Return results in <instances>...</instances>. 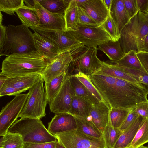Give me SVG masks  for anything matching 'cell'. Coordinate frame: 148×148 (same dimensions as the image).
I'll return each instance as SVG.
<instances>
[{"label":"cell","mask_w":148,"mask_h":148,"mask_svg":"<svg viewBox=\"0 0 148 148\" xmlns=\"http://www.w3.org/2000/svg\"><path fill=\"white\" fill-rule=\"evenodd\" d=\"M78 6L75 0H71L66 9L64 18L66 31H76L77 29Z\"/></svg>","instance_id":"cell-29"},{"label":"cell","mask_w":148,"mask_h":148,"mask_svg":"<svg viewBox=\"0 0 148 148\" xmlns=\"http://www.w3.org/2000/svg\"><path fill=\"white\" fill-rule=\"evenodd\" d=\"M148 34V16L139 10L129 20L121 31L119 40L124 54L133 50H142Z\"/></svg>","instance_id":"cell-3"},{"label":"cell","mask_w":148,"mask_h":148,"mask_svg":"<svg viewBox=\"0 0 148 148\" xmlns=\"http://www.w3.org/2000/svg\"><path fill=\"white\" fill-rule=\"evenodd\" d=\"M136 52L131 51L125 54L123 58L116 61H108V62L122 67L145 71L137 56Z\"/></svg>","instance_id":"cell-30"},{"label":"cell","mask_w":148,"mask_h":148,"mask_svg":"<svg viewBox=\"0 0 148 148\" xmlns=\"http://www.w3.org/2000/svg\"><path fill=\"white\" fill-rule=\"evenodd\" d=\"M75 95L68 75L54 99L49 105L51 112L55 114L69 113L72 99Z\"/></svg>","instance_id":"cell-12"},{"label":"cell","mask_w":148,"mask_h":148,"mask_svg":"<svg viewBox=\"0 0 148 148\" xmlns=\"http://www.w3.org/2000/svg\"><path fill=\"white\" fill-rule=\"evenodd\" d=\"M68 72H65L57 76L47 83H45V89L47 103L49 105L53 101L60 90Z\"/></svg>","instance_id":"cell-25"},{"label":"cell","mask_w":148,"mask_h":148,"mask_svg":"<svg viewBox=\"0 0 148 148\" xmlns=\"http://www.w3.org/2000/svg\"><path fill=\"white\" fill-rule=\"evenodd\" d=\"M40 75L36 73L21 77H8L3 86H12L22 92L29 90L36 82Z\"/></svg>","instance_id":"cell-22"},{"label":"cell","mask_w":148,"mask_h":148,"mask_svg":"<svg viewBox=\"0 0 148 148\" xmlns=\"http://www.w3.org/2000/svg\"><path fill=\"white\" fill-rule=\"evenodd\" d=\"M147 11H148V8H147Z\"/></svg>","instance_id":"cell-55"},{"label":"cell","mask_w":148,"mask_h":148,"mask_svg":"<svg viewBox=\"0 0 148 148\" xmlns=\"http://www.w3.org/2000/svg\"><path fill=\"white\" fill-rule=\"evenodd\" d=\"M97 49L103 52L112 61L119 60L125 55L119 40L106 42L98 45Z\"/></svg>","instance_id":"cell-26"},{"label":"cell","mask_w":148,"mask_h":148,"mask_svg":"<svg viewBox=\"0 0 148 148\" xmlns=\"http://www.w3.org/2000/svg\"><path fill=\"white\" fill-rule=\"evenodd\" d=\"M136 54L143 69L148 74V51L141 50Z\"/></svg>","instance_id":"cell-44"},{"label":"cell","mask_w":148,"mask_h":148,"mask_svg":"<svg viewBox=\"0 0 148 148\" xmlns=\"http://www.w3.org/2000/svg\"><path fill=\"white\" fill-rule=\"evenodd\" d=\"M92 104L87 100L75 95L72 99L69 114L78 118L87 119Z\"/></svg>","instance_id":"cell-23"},{"label":"cell","mask_w":148,"mask_h":148,"mask_svg":"<svg viewBox=\"0 0 148 148\" xmlns=\"http://www.w3.org/2000/svg\"><path fill=\"white\" fill-rule=\"evenodd\" d=\"M144 13L146 14L148 16V11H145Z\"/></svg>","instance_id":"cell-54"},{"label":"cell","mask_w":148,"mask_h":148,"mask_svg":"<svg viewBox=\"0 0 148 148\" xmlns=\"http://www.w3.org/2000/svg\"><path fill=\"white\" fill-rule=\"evenodd\" d=\"M116 65L123 71L133 77L137 81L138 85L145 90L147 95L148 94V74L145 71Z\"/></svg>","instance_id":"cell-35"},{"label":"cell","mask_w":148,"mask_h":148,"mask_svg":"<svg viewBox=\"0 0 148 148\" xmlns=\"http://www.w3.org/2000/svg\"><path fill=\"white\" fill-rule=\"evenodd\" d=\"M34 8L37 12L40 18L39 27L52 29L66 31L64 16L52 13L42 7L38 0H34Z\"/></svg>","instance_id":"cell-14"},{"label":"cell","mask_w":148,"mask_h":148,"mask_svg":"<svg viewBox=\"0 0 148 148\" xmlns=\"http://www.w3.org/2000/svg\"><path fill=\"white\" fill-rule=\"evenodd\" d=\"M142 50L148 51V34L144 41Z\"/></svg>","instance_id":"cell-50"},{"label":"cell","mask_w":148,"mask_h":148,"mask_svg":"<svg viewBox=\"0 0 148 148\" xmlns=\"http://www.w3.org/2000/svg\"><path fill=\"white\" fill-rule=\"evenodd\" d=\"M37 33L56 45L61 53L69 51L73 55L84 46L69 31L45 28L40 27H30Z\"/></svg>","instance_id":"cell-7"},{"label":"cell","mask_w":148,"mask_h":148,"mask_svg":"<svg viewBox=\"0 0 148 148\" xmlns=\"http://www.w3.org/2000/svg\"><path fill=\"white\" fill-rule=\"evenodd\" d=\"M0 50L4 45L6 38V26L3 25L2 22H0Z\"/></svg>","instance_id":"cell-47"},{"label":"cell","mask_w":148,"mask_h":148,"mask_svg":"<svg viewBox=\"0 0 148 148\" xmlns=\"http://www.w3.org/2000/svg\"><path fill=\"white\" fill-rule=\"evenodd\" d=\"M8 77L1 72L0 73V89L4 84L5 81Z\"/></svg>","instance_id":"cell-49"},{"label":"cell","mask_w":148,"mask_h":148,"mask_svg":"<svg viewBox=\"0 0 148 148\" xmlns=\"http://www.w3.org/2000/svg\"><path fill=\"white\" fill-rule=\"evenodd\" d=\"M8 132L18 133L25 143H43L57 140L45 127L40 119L21 118L17 119Z\"/></svg>","instance_id":"cell-5"},{"label":"cell","mask_w":148,"mask_h":148,"mask_svg":"<svg viewBox=\"0 0 148 148\" xmlns=\"http://www.w3.org/2000/svg\"><path fill=\"white\" fill-rule=\"evenodd\" d=\"M146 119L139 116L130 127L123 132L114 148H127Z\"/></svg>","instance_id":"cell-19"},{"label":"cell","mask_w":148,"mask_h":148,"mask_svg":"<svg viewBox=\"0 0 148 148\" xmlns=\"http://www.w3.org/2000/svg\"><path fill=\"white\" fill-rule=\"evenodd\" d=\"M138 148H148V147L144 146L143 145H142Z\"/></svg>","instance_id":"cell-53"},{"label":"cell","mask_w":148,"mask_h":148,"mask_svg":"<svg viewBox=\"0 0 148 148\" xmlns=\"http://www.w3.org/2000/svg\"><path fill=\"white\" fill-rule=\"evenodd\" d=\"M15 12L23 25L29 27L40 26V17L34 8L25 5L17 10Z\"/></svg>","instance_id":"cell-24"},{"label":"cell","mask_w":148,"mask_h":148,"mask_svg":"<svg viewBox=\"0 0 148 148\" xmlns=\"http://www.w3.org/2000/svg\"><path fill=\"white\" fill-rule=\"evenodd\" d=\"M109 106L103 101L92 104L87 119L91 121L103 133L106 127L110 123V111Z\"/></svg>","instance_id":"cell-17"},{"label":"cell","mask_w":148,"mask_h":148,"mask_svg":"<svg viewBox=\"0 0 148 148\" xmlns=\"http://www.w3.org/2000/svg\"><path fill=\"white\" fill-rule=\"evenodd\" d=\"M76 120L74 116L69 113L56 114L48 123L47 130L55 135L77 130Z\"/></svg>","instance_id":"cell-16"},{"label":"cell","mask_w":148,"mask_h":148,"mask_svg":"<svg viewBox=\"0 0 148 148\" xmlns=\"http://www.w3.org/2000/svg\"><path fill=\"white\" fill-rule=\"evenodd\" d=\"M77 25L90 27L100 26L93 20L82 8L78 7Z\"/></svg>","instance_id":"cell-40"},{"label":"cell","mask_w":148,"mask_h":148,"mask_svg":"<svg viewBox=\"0 0 148 148\" xmlns=\"http://www.w3.org/2000/svg\"><path fill=\"white\" fill-rule=\"evenodd\" d=\"M133 108L136 114L148 118V101L141 103Z\"/></svg>","instance_id":"cell-45"},{"label":"cell","mask_w":148,"mask_h":148,"mask_svg":"<svg viewBox=\"0 0 148 148\" xmlns=\"http://www.w3.org/2000/svg\"><path fill=\"white\" fill-rule=\"evenodd\" d=\"M77 130L84 135L93 139L103 138L102 133L90 121L87 119L75 117Z\"/></svg>","instance_id":"cell-27"},{"label":"cell","mask_w":148,"mask_h":148,"mask_svg":"<svg viewBox=\"0 0 148 148\" xmlns=\"http://www.w3.org/2000/svg\"><path fill=\"white\" fill-rule=\"evenodd\" d=\"M113 0H103L104 3L109 11H110Z\"/></svg>","instance_id":"cell-51"},{"label":"cell","mask_w":148,"mask_h":148,"mask_svg":"<svg viewBox=\"0 0 148 148\" xmlns=\"http://www.w3.org/2000/svg\"><path fill=\"white\" fill-rule=\"evenodd\" d=\"M122 132L119 128L112 126L110 123L107 125L103 132L105 148H114Z\"/></svg>","instance_id":"cell-33"},{"label":"cell","mask_w":148,"mask_h":148,"mask_svg":"<svg viewBox=\"0 0 148 148\" xmlns=\"http://www.w3.org/2000/svg\"><path fill=\"white\" fill-rule=\"evenodd\" d=\"M88 77L110 108L132 109L148 101L146 92L138 84L100 74Z\"/></svg>","instance_id":"cell-1"},{"label":"cell","mask_w":148,"mask_h":148,"mask_svg":"<svg viewBox=\"0 0 148 148\" xmlns=\"http://www.w3.org/2000/svg\"><path fill=\"white\" fill-rule=\"evenodd\" d=\"M75 75L88 90L99 101H103L108 105L101 94L90 81L88 76L80 72H78Z\"/></svg>","instance_id":"cell-39"},{"label":"cell","mask_w":148,"mask_h":148,"mask_svg":"<svg viewBox=\"0 0 148 148\" xmlns=\"http://www.w3.org/2000/svg\"><path fill=\"white\" fill-rule=\"evenodd\" d=\"M75 0L78 6L99 24L101 25L110 14L103 0Z\"/></svg>","instance_id":"cell-15"},{"label":"cell","mask_w":148,"mask_h":148,"mask_svg":"<svg viewBox=\"0 0 148 148\" xmlns=\"http://www.w3.org/2000/svg\"><path fill=\"white\" fill-rule=\"evenodd\" d=\"M24 0H0V11L13 15L18 8L25 5Z\"/></svg>","instance_id":"cell-37"},{"label":"cell","mask_w":148,"mask_h":148,"mask_svg":"<svg viewBox=\"0 0 148 148\" xmlns=\"http://www.w3.org/2000/svg\"><path fill=\"white\" fill-rule=\"evenodd\" d=\"M44 80L40 75L29 90V95L18 118L41 119L45 116L47 103L44 86Z\"/></svg>","instance_id":"cell-6"},{"label":"cell","mask_w":148,"mask_h":148,"mask_svg":"<svg viewBox=\"0 0 148 148\" xmlns=\"http://www.w3.org/2000/svg\"><path fill=\"white\" fill-rule=\"evenodd\" d=\"M69 76L76 96L87 100L92 104L100 101L88 90L75 75Z\"/></svg>","instance_id":"cell-28"},{"label":"cell","mask_w":148,"mask_h":148,"mask_svg":"<svg viewBox=\"0 0 148 148\" xmlns=\"http://www.w3.org/2000/svg\"><path fill=\"white\" fill-rule=\"evenodd\" d=\"M55 148H65L63 146L60 144V143L57 140Z\"/></svg>","instance_id":"cell-52"},{"label":"cell","mask_w":148,"mask_h":148,"mask_svg":"<svg viewBox=\"0 0 148 148\" xmlns=\"http://www.w3.org/2000/svg\"><path fill=\"white\" fill-rule=\"evenodd\" d=\"M69 32L82 44L88 47H97L100 45L112 40L101 25L96 27L78 26L76 31Z\"/></svg>","instance_id":"cell-11"},{"label":"cell","mask_w":148,"mask_h":148,"mask_svg":"<svg viewBox=\"0 0 148 148\" xmlns=\"http://www.w3.org/2000/svg\"><path fill=\"white\" fill-rule=\"evenodd\" d=\"M139 116L135 113L132 108L119 129L122 132H123L130 127Z\"/></svg>","instance_id":"cell-43"},{"label":"cell","mask_w":148,"mask_h":148,"mask_svg":"<svg viewBox=\"0 0 148 148\" xmlns=\"http://www.w3.org/2000/svg\"><path fill=\"white\" fill-rule=\"evenodd\" d=\"M65 148H105L102 138L93 139L82 134L77 130L54 135Z\"/></svg>","instance_id":"cell-9"},{"label":"cell","mask_w":148,"mask_h":148,"mask_svg":"<svg viewBox=\"0 0 148 148\" xmlns=\"http://www.w3.org/2000/svg\"><path fill=\"white\" fill-rule=\"evenodd\" d=\"M101 25L110 36L112 41L116 42L119 40L120 37V33L110 13Z\"/></svg>","instance_id":"cell-38"},{"label":"cell","mask_w":148,"mask_h":148,"mask_svg":"<svg viewBox=\"0 0 148 148\" xmlns=\"http://www.w3.org/2000/svg\"><path fill=\"white\" fill-rule=\"evenodd\" d=\"M138 10L144 12L148 8V0H136Z\"/></svg>","instance_id":"cell-48"},{"label":"cell","mask_w":148,"mask_h":148,"mask_svg":"<svg viewBox=\"0 0 148 148\" xmlns=\"http://www.w3.org/2000/svg\"><path fill=\"white\" fill-rule=\"evenodd\" d=\"M132 109L112 108L110 111V124L119 128L129 115Z\"/></svg>","instance_id":"cell-34"},{"label":"cell","mask_w":148,"mask_h":148,"mask_svg":"<svg viewBox=\"0 0 148 148\" xmlns=\"http://www.w3.org/2000/svg\"><path fill=\"white\" fill-rule=\"evenodd\" d=\"M57 141L43 143H25L23 148H55Z\"/></svg>","instance_id":"cell-42"},{"label":"cell","mask_w":148,"mask_h":148,"mask_svg":"<svg viewBox=\"0 0 148 148\" xmlns=\"http://www.w3.org/2000/svg\"><path fill=\"white\" fill-rule=\"evenodd\" d=\"M126 11L131 18L138 11L136 0H123Z\"/></svg>","instance_id":"cell-41"},{"label":"cell","mask_w":148,"mask_h":148,"mask_svg":"<svg viewBox=\"0 0 148 148\" xmlns=\"http://www.w3.org/2000/svg\"><path fill=\"white\" fill-rule=\"evenodd\" d=\"M71 0H38L39 4L50 12L64 16Z\"/></svg>","instance_id":"cell-31"},{"label":"cell","mask_w":148,"mask_h":148,"mask_svg":"<svg viewBox=\"0 0 148 148\" xmlns=\"http://www.w3.org/2000/svg\"><path fill=\"white\" fill-rule=\"evenodd\" d=\"M46 60L36 51L14 53L3 61L1 72L8 77L38 73L41 75L47 66Z\"/></svg>","instance_id":"cell-2"},{"label":"cell","mask_w":148,"mask_h":148,"mask_svg":"<svg viewBox=\"0 0 148 148\" xmlns=\"http://www.w3.org/2000/svg\"><path fill=\"white\" fill-rule=\"evenodd\" d=\"M24 144L20 134L8 131L0 139V148H23Z\"/></svg>","instance_id":"cell-32"},{"label":"cell","mask_w":148,"mask_h":148,"mask_svg":"<svg viewBox=\"0 0 148 148\" xmlns=\"http://www.w3.org/2000/svg\"><path fill=\"white\" fill-rule=\"evenodd\" d=\"M28 93L20 94L2 108L0 113V136H3L16 121L24 107Z\"/></svg>","instance_id":"cell-8"},{"label":"cell","mask_w":148,"mask_h":148,"mask_svg":"<svg viewBox=\"0 0 148 148\" xmlns=\"http://www.w3.org/2000/svg\"></svg>","instance_id":"cell-56"},{"label":"cell","mask_w":148,"mask_h":148,"mask_svg":"<svg viewBox=\"0 0 148 148\" xmlns=\"http://www.w3.org/2000/svg\"><path fill=\"white\" fill-rule=\"evenodd\" d=\"M97 48L84 46L73 57V63L78 72L89 76L100 69L102 61L97 56Z\"/></svg>","instance_id":"cell-10"},{"label":"cell","mask_w":148,"mask_h":148,"mask_svg":"<svg viewBox=\"0 0 148 148\" xmlns=\"http://www.w3.org/2000/svg\"><path fill=\"white\" fill-rule=\"evenodd\" d=\"M148 142V118H147L137 131L127 148H138Z\"/></svg>","instance_id":"cell-36"},{"label":"cell","mask_w":148,"mask_h":148,"mask_svg":"<svg viewBox=\"0 0 148 148\" xmlns=\"http://www.w3.org/2000/svg\"><path fill=\"white\" fill-rule=\"evenodd\" d=\"M6 41L0 50V56H8L14 53H23L37 51L33 33L22 24L6 27Z\"/></svg>","instance_id":"cell-4"},{"label":"cell","mask_w":148,"mask_h":148,"mask_svg":"<svg viewBox=\"0 0 148 148\" xmlns=\"http://www.w3.org/2000/svg\"><path fill=\"white\" fill-rule=\"evenodd\" d=\"M73 58L69 51L61 53L48 65L41 75L45 83H47L55 77L65 72H68Z\"/></svg>","instance_id":"cell-13"},{"label":"cell","mask_w":148,"mask_h":148,"mask_svg":"<svg viewBox=\"0 0 148 148\" xmlns=\"http://www.w3.org/2000/svg\"><path fill=\"white\" fill-rule=\"evenodd\" d=\"M94 74L108 76L138 84L136 80L130 75L123 71L115 64L107 61H102L101 67Z\"/></svg>","instance_id":"cell-21"},{"label":"cell","mask_w":148,"mask_h":148,"mask_svg":"<svg viewBox=\"0 0 148 148\" xmlns=\"http://www.w3.org/2000/svg\"><path fill=\"white\" fill-rule=\"evenodd\" d=\"M110 13L120 33L130 19L126 11L123 0H113Z\"/></svg>","instance_id":"cell-20"},{"label":"cell","mask_w":148,"mask_h":148,"mask_svg":"<svg viewBox=\"0 0 148 148\" xmlns=\"http://www.w3.org/2000/svg\"><path fill=\"white\" fill-rule=\"evenodd\" d=\"M34 44L37 51L46 60L51 63L61 53L58 47L37 33H33Z\"/></svg>","instance_id":"cell-18"},{"label":"cell","mask_w":148,"mask_h":148,"mask_svg":"<svg viewBox=\"0 0 148 148\" xmlns=\"http://www.w3.org/2000/svg\"><path fill=\"white\" fill-rule=\"evenodd\" d=\"M22 92L12 86H4L0 89V97L5 95H15L21 94Z\"/></svg>","instance_id":"cell-46"}]
</instances>
